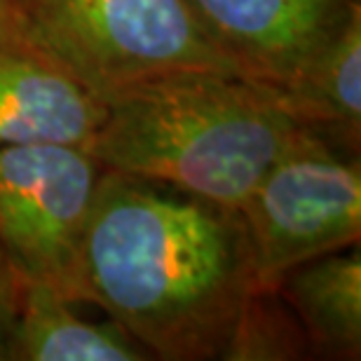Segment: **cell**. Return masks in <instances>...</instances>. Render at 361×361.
<instances>
[{
    "mask_svg": "<svg viewBox=\"0 0 361 361\" xmlns=\"http://www.w3.org/2000/svg\"><path fill=\"white\" fill-rule=\"evenodd\" d=\"M104 169L80 146L0 148V244L21 279L87 302L85 237Z\"/></svg>",
    "mask_w": 361,
    "mask_h": 361,
    "instance_id": "5",
    "label": "cell"
},
{
    "mask_svg": "<svg viewBox=\"0 0 361 361\" xmlns=\"http://www.w3.org/2000/svg\"><path fill=\"white\" fill-rule=\"evenodd\" d=\"M17 21H14L10 0H0V42L17 35Z\"/></svg>",
    "mask_w": 361,
    "mask_h": 361,
    "instance_id": "13",
    "label": "cell"
},
{
    "mask_svg": "<svg viewBox=\"0 0 361 361\" xmlns=\"http://www.w3.org/2000/svg\"><path fill=\"white\" fill-rule=\"evenodd\" d=\"M207 40L237 75L284 90L338 31L361 0H185Z\"/></svg>",
    "mask_w": 361,
    "mask_h": 361,
    "instance_id": "6",
    "label": "cell"
},
{
    "mask_svg": "<svg viewBox=\"0 0 361 361\" xmlns=\"http://www.w3.org/2000/svg\"><path fill=\"white\" fill-rule=\"evenodd\" d=\"M307 336L312 359H361V254L312 258L295 265L277 284Z\"/></svg>",
    "mask_w": 361,
    "mask_h": 361,
    "instance_id": "9",
    "label": "cell"
},
{
    "mask_svg": "<svg viewBox=\"0 0 361 361\" xmlns=\"http://www.w3.org/2000/svg\"><path fill=\"white\" fill-rule=\"evenodd\" d=\"M106 115L97 92L19 33L0 42V148H90Z\"/></svg>",
    "mask_w": 361,
    "mask_h": 361,
    "instance_id": "7",
    "label": "cell"
},
{
    "mask_svg": "<svg viewBox=\"0 0 361 361\" xmlns=\"http://www.w3.org/2000/svg\"><path fill=\"white\" fill-rule=\"evenodd\" d=\"M254 288L237 209L104 169L85 237V293L153 359L223 361Z\"/></svg>",
    "mask_w": 361,
    "mask_h": 361,
    "instance_id": "1",
    "label": "cell"
},
{
    "mask_svg": "<svg viewBox=\"0 0 361 361\" xmlns=\"http://www.w3.org/2000/svg\"><path fill=\"white\" fill-rule=\"evenodd\" d=\"M240 214L251 244L256 288H277L295 265L359 247V150L300 127Z\"/></svg>",
    "mask_w": 361,
    "mask_h": 361,
    "instance_id": "4",
    "label": "cell"
},
{
    "mask_svg": "<svg viewBox=\"0 0 361 361\" xmlns=\"http://www.w3.org/2000/svg\"><path fill=\"white\" fill-rule=\"evenodd\" d=\"M312 359L298 317L277 288H254L237 319L223 361Z\"/></svg>",
    "mask_w": 361,
    "mask_h": 361,
    "instance_id": "11",
    "label": "cell"
},
{
    "mask_svg": "<svg viewBox=\"0 0 361 361\" xmlns=\"http://www.w3.org/2000/svg\"><path fill=\"white\" fill-rule=\"evenodd\" d=\"M106 104L90 146L104 167L237 212L302 127L270 87L219 71L162 75Z\"/></svg>",
    "mask_w": 361,
    "mask_h": 361,
    "instance_id": "2",
    "label": "cell"
},
{
    "mask_svg": "<svg viewBox=\"0 0 361 361\" xmlns=\"http://www.w3.org/2000/svg\"><path fill=\"white\" fill-rule=\"evenodd\" d=\"M21 302V277L0 244V361H7V348Z\"/></svg>",
    "mask_w": 361,
    "mask_h": 361,
    "instance_id": "12",
    "label": "cell"
},
{
    "mask_svg": "<svg viewBox=\"0 0 361 361\" xmlns=\"http://www.w3.org/2000/svg\"><path fill=\"white\" fill-rule=\"evenodd\" d=\"M274 92V90H272ZM302 127L338 146L359 150L361 141V12L286 85L274 92Z\"/></svg>",
    "mask_w": 361,
    "mask_h": 361,
    "instance_id": "10",
    "label": "cell"
},
{
    "mask_svg": "<svg viewBox=\"0 0 361 361\" xmlns=\"http://www.w3.org/2000/svg\"><path fill=\"white\" fill-rule=\"evenodd\" d=\"M7 361H153V355L115 319H82L54 288L21 279Z\"/></svg>",
    "mask_w": 361,
    "mask_h": 361,
    "instance_id": "8",
    "label": "cell"
},
{
    "mask_svg": "<svg viewBox=\"0 0 361 361\" xmlns=\"http://www.w3.org/2000/svg\"><path fill=\"white\" fill-rule=\"evenodd\" d=\"M17 31L108 101L183 71L237 75L185 0H10Z\"/></svg>",
    "mask_w": 361,
    "mask_h": 361,
    "instance_id": "3",
    "label": "cell"
}]
</instances>
